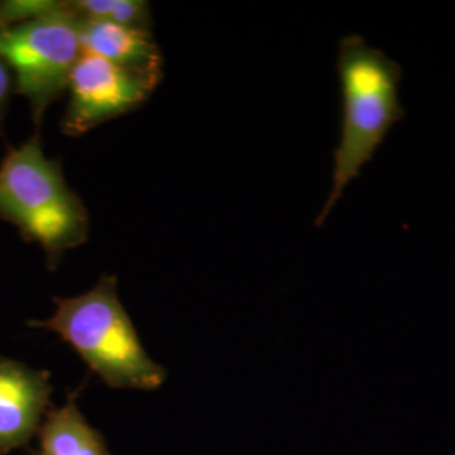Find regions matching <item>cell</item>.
I'll use <instances>...</instances> for the list:
<instances>
[{"instance_id":"6da1fadb","label":"cell","mask_w":455,"mask_h":455,"mask_svg":"<svg viewBox=\"0 0 455 455\" xmlns=\"http://www.w3.org/2000/svg\"><path fill=\"white\" fill-rule=\"evenodd\" d=\"M48 319L26 324L68 342L83 363L115 390H159L167 370L148 356L131 315L118 297V278L100 276L95 287L75 297H54Z\"/></svg>"},{"instance_id":"7a4b0ae2","label":"cell","mask_w":455,"mask_h":455,"mask_svg":"<svg viewBox=\"0 0 455 455\" xmlns=\"http://www.w3.org/2000/svg\"><path fill=\"white\" fill-rule=\"evenodd\" d=\"M336 65L341 83V140L334 150L332 189L315 227L324 225L344 189L373 161L393 125L405 118L398 93L403 69L383 51L368 46L358 34L346 36Z\"/></svg>"},{"instance_id":"3957f363","label":"cell","mask_w":455,"mask_h":455,"mask_svg":"<svg viewBox=\"0 0 455 455\" xmlns=\"http://www.w3.org/2000/svg\"><path fill=\"white\" fill-rule=\"evenodd\" d=\"M0 220L41 246L49 270L88 240V210L68 186L61 161L46 156L39 131L9 147L0 163Z\"/></svg>"},{"instance_id":"277c9868","label":"cell","mask_w":455,"mask_h":455,"mask_svg":"<svg viewBox=\"0 0 455 455\" xmlns=\"http://www.w3.org/2000/svg\"><path fill=\"white\" fill-rule=\"evenodd\" d=\"M83 49L69 0L48 16L0 31V60L11 68L16 95L26 98L39 131L49 107L68 90Z\"/></svg>"},{"instance_id":"5b68a950","label":"cell","mask_w":455,"mask_h":455,"mask_svg":"<svg viewBox=\"0 0 455 455\" xmlns=\"http://www.w3.org/2000/svg\"><path fill=\"white\" fill-rule=\"evenodd\" d=\"M154 84L131 71L82 52L68 82V105L61 131L68 137H80L98 125L139 108Z\"/></svg>"},{"instance_id":"8992f818","label":"cell","mask_w":455,"mask_h":455,"mask_svg":"<svg viewBox=\"0 0 455 455\" xmlns=\"http://www.w3.org/2000/svg\"><path fill=\"white\" fill-rule=\"evenodd\" d=\"M51 374L0 356V454L26 447L48 413Z\"/></svg>"},{"instance_id":"52a82bcc","label":"cell","mask_w":455,"mask_h":455,"mask_svg":"<svg viewBox=\"0 0 455 455\" xmlns=\"http://www.w3.org/2000/svg\"><path fill=\"white\" fill-rule=\"evenodd\" d=\"M76 29L83 52L120 66L156 88L163 80V52L152 33L103 20L78 19Z\"/></svg>"},{"instance_id":"ba28073f","label":"cell","mask_w":455,"mask_h":455,"mask_svg":"<svg viewBox=\"0 0 455 455\" xmlns=\"http://www.w3.org/2000/svg\"><path fill=\"white\" fill-rule=\"evenodd\" d=\"M37 437L36 455H112L103 435L83 417L75 396L63 407L49 408Z\"/></svg>"},{"instance_id":"9c48e42d","label":"cell","mask_w":455,"mask_h":455,"mask_svg":"<svg viewBox=\"0 0 455 455\" xmlns=\"http://www.w3.org/2000/svg\"><path fill=\"white\" fill-rule=\"evenodd\" d=\"M69 7L78 20H103L152 33V11L144 0H69Z\"/></svg>"},{"instance_id":"30bf717a","label":"cell","mask_w":455,"mask_h":455,"mask_svg":"<svg viewBox=\"0 0 455 455\" xmlns=\"http://www.w3.org/2000/svg\"><path fill=\"white\" fill-rule=\"evenodd\" d=\"M16 93V82L11 68L0 60V131L9 112L11 98Z\"/></svg>"},{"instance_id":"8fae6325","label":"cell","mask_w":455,"mask_h":455,"mask_svg":"<svg viewBox=\"0 0 455 455\" xmlns=\"http://www.w3.org/2000/svg\"><path fill=\"white\" fill-rule=\"evenodd\" d=\"M0 455H2V454H0Z\"/></svg>"}]
</instances>
